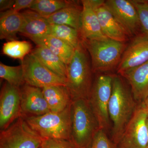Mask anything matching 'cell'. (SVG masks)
<instances>
[{
	"mask_svg": "<svg viewBox=\"0 0 148 148\" xmlns=\"http://www.w3.org/2000/svg\"><path fill=\"white\" fill-rule=\"evenodd\" d=\"M131 90L119 76H113L108 112L112 122V141L117 145L138 107Z\"/></svg>",
	"mask_w": 148,
	"mask_h": 148,
	"instance_id": "obj_1",
	"label": "cell"
},
{
	"mask_svg": "<svg viewBox=\"0 0 148 148\" xmlns=\"http://www.w3.org/2000/svg\"><path fill=\"white\" fill-rule=\"evenodd\" d=\"M92 73L89 54L81 41L67 65L66 86L73 101L88 100L93 83Z\"/></svg>",
	"mask_w": 148,
	"mask_h": 148,
	"instance_id": "obj_2",
	"label": "cell"
},
{
	"mask_svg": "<svg viewBox=\"0 0 148 148\" xmlns=\"http://www.w3.org/2000/svg\"><path fill=\"white\" fill-rule=\"evenodd\" d=\"M71 114V141L77 148H86L100 128L88 100L73 101Z\"/></svg>",
	"mask_w": 148,
	"mask_h": 148,
	"instance_id": "obj_3",
	"label": "cell"
},
{
	"mask_svg": "<svg viewBox=\"0 0 148 148\" xmlns=\"http://www.w3.org/2000/svg\"><path fill=\"white\" fill-rule=\"evenodd\" d=\"M90 57L93 73L109 71L117 68L126 46L123 42L108 38L82 40Z\"/></svg>",
	"mask_w": 148,
	"mask_h": 148,
	"instance_id": "obj_4",
	"label": "cell"
},
{
	"mask_svg": "<svg viewBox=\"0 0 148 148\" xmlns=\"http://www.w3.org/2000/svg\"><path fill=\"white\" fill-rule=\"evenodd\" d=\"M71 106L59 112H50L40 116L24 118L43 138L71 141Z\"/></svg>",
	"mask_w": 148,
	"mask_h": 148,
	"instance_id": "obj_5",
	"label": "cell"
},
{
	"mask_svg": "<svg viewBox=\"0 0 148 148\" xmlns=\"http://www.w3.org/2000/svg\"><path fill=\"white\" fill-rule=\"evenodd\" d=\"M113 75H99L92 83L88 101L101 129L110 127L108 106L112 90Z\"/></svg>",
	"mask_w": 148,
	"mask_h": 148,
	"instance_id": "obj_6",
	"label": "cell"
},
{
	"mask_svg": "<svg viewBox=\"0 0 148 148\" xmlns=\"http://www.w3.org/2000/svg\"><path fill=\"white\" fill-rule=\"evenodd\" d=\"M43 139L21 116L1 131L0 148H40Z\"/></svg>",
	"mask_w": 148,
	"mask_h": 148,
	"instance_id": "obj_7",
	"label": "cell"
},
{
	"mask_svg": "<svg viewBox=\"0 0 148 148\" xmlns=\"http://www.w3.org/2000/svg\"><path fill=\"white\" fill-rule=\"evenodd\" d=\"M21 61L26 84L40 88L53 85L66 86V79L51 71L32 52Z\"/></svg>",
	"mask_w": 148,
	"mask_h": 148,
	"instance_id": "obj_8",
	"label": "cell"
},
{
	"mask_svg": "<svg viewBox=\"0 0 148 148\" xmlns=\"http://www.w3.org/2000/svg\"><path fill=\"white\" fill-rule=\"evenodd\" d=\"M148 127L147 110L140 103L117 144V148H147Z\"/></svg>",
	"mask_w": 148,
	"mask_h": 148,
	"instance_id": "obj_9",
	"label": "cell"
},
{
	"mask_svg": "<svg viewBox=\"0 0 148 148\" xmlns=\"http://www.w3.org/2000/svg\"><path fill=\"white\" fill-rule=\"evenodd\" d=\"M22 116L20 88L5 82L0 93V129L8 128L18 118Z\"/></svg>",
	"mask_w": 148,
	"mask_h": 148,
	"instance_id": "obj_10",
	"label": "cell"
},
{
	"mask_svg": "<svg viewBox=\"0 0 148 148\" xmlns=\"http://www.w3.org/2000/svg\"><path fill=\"white\" fill-rule=\"evenodd\" d=\"M105 5L128 36L137 34L140 29L138 12L131 1L108 0Z\"/></svg>",
	"mask_w": 148,
	"mask_h": 148,
	"instance_id": "obj_11",
	"label": "cell"
},
{
	"mask_svg": "<svg viewBox=\"0 0 148 148\" xmlns=\"http://www.w3.org/2000/svg\"><path fill=\"white\" fill-rule=\"evenodd\" d=\"M148 61V38L143 34L135 38L126 47L116 69L121 75Z\"/></svg>",
	"mask_w": 148,
	"mask_h": 148,
	"instance_id": "obj_12",
	"label": "cell"
},
{
	"mask_svg": "<svg viewBox=\"0 0 148 148\" xmlns=\"http://www.w3.org/2000/svg\"><path fill=\"white\" fill-rule=\"evenodd\" d=\"M20 90L23 118L40 116L50 112L42 88L25 84L20 88Z\"/></svg>",
	"mask_w": 148,
	"mask_h": 148,
	"instance_id": "obj_13",
	"label": "cell"
},
{
	"mask_svg": "<svg viewBox=\"0 0 148 148\" xmlns=\"http://www.w3.org/2000/svg\"><path fill=\"white\" fill-rule=\"evenodd\" d=\"M98 0L81 1L82 11L80 30L82 40H105L108 39L101 30L96 11Z\"/></svg>",
	"mask_w": 148,
	"mask_h": 148,
	"instance_id": "obj_14",
	"label": "cell"
},
{
	"mask_svg": "<svg viewBox=\"0 0 148 148\" xmlns=\"http://www.w3.org/2000/svg\"><path fill=\"white\" fill-rule=\"evenodd\" d=\"M104 2V1L98 0L96 7L102 32L108 38L124 43L127 40L128 36L106 7Z\"/></svg>",
	"mask_w": 148,
	"mask_h": 148,
	"instance_id": "obj_15",
	"label": "cell"
},
{
	"mask_svg": "<svg viewBox=\"0 0 148 148\" xmlns=\"http://www.w3.org/2000/svg\"><path fill=\"white\" fill-rule=\"evenodd\" d=\"M128 82L134 99L143 103L148 95V61L122 75Z\"/></svg>",
	"mask_w": 148,
	"mask_h": 148,
	"instance_id": "obj_16",
	"label": "cell"
},
{
	"mask_svg": "<svg viewBox=\"0 0 148 148\" xmlns=\"http://www.w3.org/2000/svg\"><path fill=\"white\" fill-rule=\"evenodd\" d=\"M21 13L24 18V24L19 32L21 35L31 40L49 35L51 24L46 18L30 9Z\"/></svg>",
	"mask_w": 148,
	"mask_h": 148,
	"instance_id": "obj_17",
	"label": "cell"
},
{
	"mask_svg": "<svg viewBox=\"0 0 148 148\" xmlns=\"http://www.w3.org/2000/svg\"><path fill=\"white\" fill-rule=\"evenodd\" d=\"M42 89L50 112H59L63 111L73 102L71 96L66 86H50Z\"/></svg>",
	"mask_w": 148,
	"mask_h": 148,
	"instance_id": "obj_18",
	"label": "cell"
},
{
	"mask_svg": "<svg viewBox=\"0 0 148 148\" xmlns=\"http://www.w3.org/2000/svg\"><path fill=\"white\" fill-rule=\"evenodd\" d=\"M24 18L21 12L8 10L1 12L0 38L9 41L16 40V34L20 32Z\"/></svg>",
	"mask_w": 148,
	"mask_h": 148,
	"instance_id": "obj_19",
	"label": "cell"
},
{
	"mask_svg": "<svg viewBox=\"0 0 148 148\" xmlns=\"http://www.w3.org/2000/svg\"><path fill=\"white\" fill-rule=\"evenodd\" d=\"M82 11V6L80 7L75 2L45 18L51 24L67 25L80 32Z\"/></svg>",
	"mask_w": 148,
	"mask_h": 148,
	"instance_id": "obj_20",
	"label": "cell"
},
{
	"mask_svg": "<svg viewBox=\"0 0 148 148\" xmlns=\"http://www.w3.org/2000/svg\"><path fill=\"white\" fill-rule=\"evenodd\" d=\"M32 40L37 45L46 47L58 56L66 66L71 60L75 49L65 42L50 35H45Z\"/></svg>",
	"mask_w": 148,
	"mask_h": 148,
	"instance_id": "obj_21",
	"label": "cell"
},
{
	"mask_svg": "<svg viewBox=\"0 0 148 148\" xmlns=\"http://www.w3.org/2000/svg\"><path fill=\"white\" fill-rule=\"evenodd\" d=\"M32 53L51 71L67 80V66L58 56L47 47L37 45Z\"/></svg>",
	"mask_w": 148,
	"mask_h": 148,
	"instance_id": "obj_22",
	"label": "cell"
},
{
	"mask_svg": "<svg viewBox=\"0 0 148 148\" xmlns=\"http://www.w3.org/2000/svg\"><path fill=\"white\" fill-rule=\"evenodd\" d=\"M49 35L65 42L75 49L82 41L79 31L67 25L51 24Z\"/></svg>",
	"mask_w": 148,
	"mask_h": 148,
	"instance_id": "obj_23",
	"label": "cell"
},
{
	"mask_svg": "<svg viewBox=\"0 0 148 148\" xmlns=\"http://www.w3.org/2000/svg\"><path fill=\"white\" fill-rule=\"evenodd\" d=\"M74 3L65 0H35L29 9L46 17Z\"/></svg>",
	"mask_w": 148,
	"mask_h": 148,
	"instance_id": "obj_24",
	"label": "cell"
},
{
	"mask_svg": "<svg viewBox=\"0 0 148 148\" xmlns=\"http://www.w3.org/2000/svg\"><path fill=\"white\" fill-rule=\"evenodd\" d=\"M32 49V45L29 42L14 40L4 44L2 51L5 55L22 61Z\"/></svg>",
	"mask_w": 148,
	"mask_h": 148,
	"instance_id": "obj_25",
	"label": "cell"
},
{
	"mask_svg": "<svg viewBox=\"0 0 148 148\" xmlns=\"http://www.w3.org/2000/svg\"><path fill=\"white\" fill-rule=\"evenodd\" d=\"M0 77L11 85L21 88L26 84L22 66H7L0 63Z\"/></svg>",
	"mask_w": 148,
	"mask_h": 148,
	"instance_id": "obj_26",
	"label": "cell"
},
{
	"mask_svg": "<svg viewBox=\"0 0 148 148\" xmlns=\"http://www.w3.org/2000/svg\"><path fill=\"white\" fill-rule=\"evenodd\" d=\"M138 12L143 34L148 38V1H131Z\"/></svg>",
	"mask_w": 148,
	"mask_h": 148,
	"instance_id": "obj_27",
	"label": "cell"
},
{
	"mask_svg": "<svg viewBox=\"0 0 148 148\" xmlns=\"http://www.w3.org/2000/svg\"><path fill=\"white\" fill-rule=\"evenodd\" d=\"M86 148H117V147L108 137L106 131L100 128Z\"/></svg>",
	"mask_w": 148,
	"mask_h": 148,
	"instance_id": "obj_28",
	"label": "cell"
},
{
	"mask_svg": "<svg viewBox=\"0 0 148 148\" xmlns=\"http://www.w3.org/2000/svg\"><path fill=\"white\" fill-rule=\"evenodd\" d=\"M40 148H77L72 141L61 139L43 138Z\"/></svg>",
	"mask_w": 148,
	"mask_h": 148,
	"instance_id": "obj_29",
	"label": "cell"
},
{
	"mask_svg": "<svg viewBox=\"0 0 148 148\" xmlns=\"http://www.w3.org/2000/svg\"><path fill=\"white\" fill-rule=\"evenodd\" d=\"M35 0H15V2L12 9L19 12L20 10L26 8L30 9Z\"/></svg>",
	"mask_w": 148,
	"mask_h": 148,
	"instance_id": "obj_30",
	"label": "cell"
},
{
	"mask_svg": "<svg viewBox=\"0 0 148 148\" xmlns=\"http://www.w3.org/2000/svg\"><path fill=\"white\" fill-rule=\"evenodd\" d=\"M14 2V0H0V10L1 12L6 10L12 9Z\"/></svg>",
	"mask_w": 148,
	"mask_h": 148,
	"instance_id": "obj_31",
	"label": "cell"
},
{
	"mask_svg": "<svg viewBox=\"0 0 148 148\" xmlns=\"http://www.w3.org/2000/svg\"><path fill=\"white\" fill-rule=\"evenodd\" d=\"M142 103H143V105L145 106L146 108L148 110V95L147 98H146L145 100V101Z\"/></svg>",
	"mask_w": 148,
	"mask_h": 148,
	"instance_id": "obj_32",
	"label": "cell"
},
{
	"mask_svg": "<svg viewBox=\"0 0 148 148\" xmlns=\"http://www.w3.org/2000/svg\"><path fill=\"white\" fill-rule=\"evenodd\" d=\"M147 123L148 124V109H147Z\"/></svg>",
	"mask_w": 148,
	"mask_h": 148,
	"instance_id": "obj_33",
	"label": "cell"
},
{
	"mask_svg": "<svg viewBox=\"0 0 148 148\" xmlns=\"http://www.w3.org/2000/svg\"><path fill=\"white\" fill-rule=\"evenodd\" d=\"M147 148H148V146H147Z\"/></svg>",
	"mask_w": 148,
	"mask_h": 148,
	"instance_id": "obj_34",
	"label": "cell"
},
{
	"mask_svg": "<svg viewBox=\"0 0 148 148\" xmlns=\"http://www.w3.org/2000/svg\"></svg>",
	"mask_w": 148,
	"mask_h": 148,
	"instance_id": "obj_35",
	"label": "cell"
}]
</instances>
